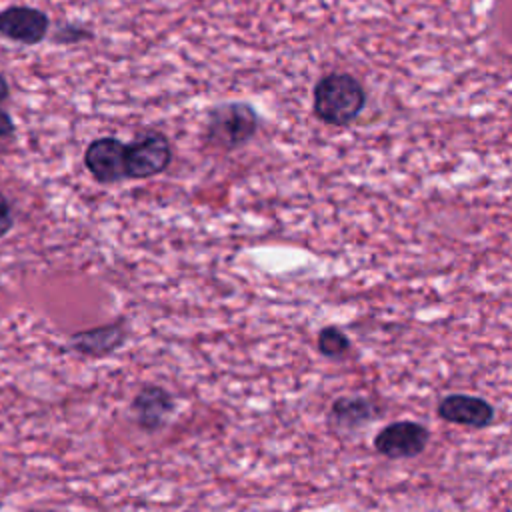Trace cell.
Instances as JSON below:
<instances>
[{
	"mask_svg": "<svg viewBox=\"0 0 512 512\" xmlns=\"http://www.w3.org/2000/svg\"><path fill=\"white\" fill-rule=\"evenodd\" d=\"M428 444V430L416 422H392L382 428L374 440L380 454L388 458H410L420 454Z\"/></svg>",
	"mask_w": 512,
	"mask_h": 512,
	"instance_id": "277c9868",
	"label": "cell"
},
{
	"mask_svg": "<svg viewBox=\"0 0 512 512\" xmlns=\"http://www.w3.org/2000/svg\"><path fill=\"white\" fill-rule=\"evenodd\" d=\"M50 28V20L44 12L28 6H10L0 12V34L22 42L38 44Z\"/></svg>",
	"mask_w": 512,
	"mask_h": 512,
	"instance_id": "8992f818",
	"label": "cell"
},
{
	"mask_svg": "<svg viewBox=\"0 0 512 512\" xmlns=\"http://www.w3.org/2000/svg\"><path fill=\"white\" fill-rule=\"evenodd\" d=\"M170 142L160 132H144L126 146V176L150 178L170 164Z\"/></svg>",
	"mask_w": 512,
	"mask_h": 512,
	"instance_id": "3957f363",
	"label": "cell"
},
{
	"mask_svg": "<svg viewBox=\"0 0 512 512\" xmlns=\"http://www.w3.org/2000/svg\"><path fill=\"white\" fill-rule=\"evenodd\" d=\"M12 132H14V122H12L10 114L0 108V138L8 136V134H12Z\"/></svg>",
	"mask_w": 512,
	"mask_h": 512,
	"instance_id": "4fadbf2b",
	"label": "cell"
},
{
	"mask_svg": "<svg viewBox=\"0 0 512 512\" xmlns=\"http://www.w3.org/2000/svg\"><path fill=\"white\" fill-rule=\"evenodd\" d=\"M332 414L336 420L346 422V424H358L362 420H366L370 416V408L364 400H350V398H342L332 406Z\"/></svg>",
	"mask_w": 512,
	"mask_h": 512,
	"instance_id": "30bf717a",
	"label": "cell"
},
{
	"mask_svg": "<svg viewBox=\"0 0 512 512\" xmlns=\"http://www.w3.org/2000/svg\"><path fill=\"white\" fill-rule=\"evenodd\" d=\"M124 326L122 322H114L108 326H98L86 332H78L70 338V344L80 354L88 356H102L116 350L124 342Z\"/></svg>",
	"mask_w": 512,
	"mask_h": 512,
	"instance_id": "9c48e42d",
	"label": "cell"
},
{
	"mask_svg": "<svg viewBox=\"0 0 512 512\" xmlns=\"http://www.w3.org/2000/svg\"><path fill=\"white\" fill-rule=\"evenodd\" d=\"M8 92H10V90H8V82H6V78L0 74V104L8 98Z\"/></svg>",
	"mask_w": 512,
	"mask_h": 512,
	"instance_id": "5bb4252c",
	"label": "cell"
},
{
	"mask_svg": "<svg viewBox=\"0 0 512 512\" xmlns=\"http://www.w3.org/2000/svg\"><path fill=\"white\" fill-rule=\"evenodd\" d=\"M438 414L448 422L472 428H484L494 420V408L486 400L466 394H452L440 400Z\"/></svg>",
	"mask_w": 512,
	"mask_h": 512,
	"instance_id": "52a82bcc",
	"label": "cell"
},
{
	"mask_svg": "<svg viewBox=\"0 0 512 512\" xmlns=\"http://www.w3.org/2000/svg\"><path fill=\"white\" fill-rule=\"evenodd\" d=\"M318 348L324 356H340L350 348L348 338L336 326H326L318 334Z\"/></svg>",
	"mask_w": 512,
	"mask_h": 512,
	"instance_id": "8fae6325",
	"label": "cell"
},
{
	"mask_svg": "<svg viewBox=\"0 0 512 512\" xmlns=\"http://www.w3.org/2000/svg\"><path fill=\"white\" fill-rule=\"evenodd\" d=\"M362 84L350 74H328L314 88V112L330 126L350 124L364 108Z\"/></svg>",
	"mask_w": 512,
	"mask_h": 512,
	"instance_id": "6da1fadb",
	"label": "cell"
},
{
	"mask_svg": "<svg viewBox=\"0 0 512 512\" xmlns=\"http://www.w3.org/2000/svg\"><path fill=\"white\" fill-rule=\"evenodd\" d=\"M172 406V396L160 386H144L132 402L136 420L146 430H156L164 422Z\"/></svg>",
	"mask_w": 512,
	"mask_h": 512,
	"instance_id": "ba28073f",
	"label": "cell"
},
{
	"mask_svg": "<svg viewBox=\"0 0 512 512\" xmlns=\"http://www.w3.org/2000/svg\"><path fill=\"white\" fill-rule=\"evenodd\" d=\"M258 126V118L252 106L244 102L222 104L210 112L208 140L222 148H236L246 144Z\"/></svg>",
	"mask_w": 512,
	"mask_h": 512,
	"instance_id": "7a4b0ae2",
	"label": "cell"
},
{
	"mask_svg": "<svg viewBox=\"0 0 512 512\" xmlns=\"http://www.w3.org/2000/svg\"><path fill=\"white\" fill-rule=\"evenodd\" d=\"M14 216H12V206L4 194H0V238L12 228Z\"/></svg>",
	"mask_w": 512,
	"mask_h": 512,
	"instance_id": "7c38bea8",
	"label": "cell"
},
{
	"mask_svg": "<svg viewBox=\"0 0 512 512\" xmlns=\"http://www.w3.org/2000/svg\"><path fill=\"white\" fill-rule=\"evenodd\" d=\"M84 164L98 182H116L126 176V144L118 138H96L84 152Z\"/></svg>",
	"mask_w": 512,
	"mask_h": 512,
	"instance_id": "5b68a950",
	"label": "cell"
}]
</instances>
